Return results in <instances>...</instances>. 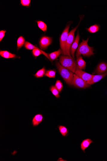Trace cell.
I'll return each instance as SVG.
<instances>
[{
    "label": "cell",
    "mask_w": 107,
    "mask_h": 161,
    "mask_svg": "<svg viewBox=\"0 0 107 161\" xmlns=\"http://www.w3.org/2000/svg\"><path fill=\"white\" fill-rule=\"evenodd\" d=\"M50 91L51 92L53 95L56 98H59L60 97L59 92L54 86H52L50 87Z\"/></svg>",
    "instance_id": "23"
},
{
    "label": "cell",
    "mask_w": 107,
    "mask_h": 161,
    "mask_svg": "<svg viewBox=\"0 0 107 161\" xmlns=\"http://www.w3.org/2000/svg\"><path fill=\"white\" fill-rule=\"evenodd\" d=\"M70 24L67 25L62 32L60 39V43L61 50L63 52L64 55L68 56L66 50V44L67 39L69 34V30Z\"/></svg>",
    "instance_id": "4"
},
{
    "label": "cell",
    "mask_w": 107,
    "mask_h": 161,
    "mask_svg": "<svg viewBox=\"0 0 107 161\" xmlns=\"http://www.w3.org/2000/svg\"><path fill=\"white\" fill-rule=\"evenodd\" d=\"M38 27L43 31L44 32H46L47 30V25L44 22L39 21L37 22Z\"/></svg>",
    "instance_id": "20"
},
{
    "label": "cell",
    "mask_w": 107,
    "mask_h": 161,
    "mask_svg": "<svg viewBox=\"0 0 107 161\" xmlns=\"http://www.w3.org/2000/svg\"><path fill=\"white\" fill-rule=\"evenodd\" d=\"M107 71V64L105 62H101L98 65L95 73L98 75L105 73Z\"/></svg>",
    "instance_id": "11"
},
{
    "label": "cell",
    "mask_w": 107,
    "mask_h": 161,
    "mask_svg": "<svg viewBox=\"0 0 107 161\" xmlns=\"http://www.w3.org/2000/svg\"><path fill=\"white\" fill-rule=\"evenodd\" d=\"M0 55L6 59L14 58L17 57L16 55L14 54L7 51H1Z\"/></svg>",
    "instance_id": "15"
},
{
    "label": "cell",
    "mask_w": 107,
    "mask_h": 161,
    "mask_svg": "<svg viewBox=\"0 0 107 161\" xmlns=\"http://www.w3.org/2000/svg\"><path fill=\"white\" fill-rule=\"evenodd\" d=\"M88 39L89 38L86 40H83L82 42L79 44L76 54L77 58L81 55L86 57H90L94 55L93 47L88 46Z\"/></svg>",
    "instance_id": "2"
},
{
    "label": "cell",
    "mask_w": 107,
    "mask_h": 161,
    "mask_svg": "<svg viewBox=\"0 0 107 161\" xmlns=\"http://www.w3.org/2000/svg\"><path fill=\"white\" fill-rule=\"evenodd\" d=\"M57 128H59L60 133L62 136L64 137L68 136L69 135V131L66 127L59 125L58 126Z\"/></svg>",
    "instance_id": "16"
},
{
    "label": "cell",
    "mask_w": 107,
    "mask_h": 161,
    "mask_svg": "<svg viewBox=\"0 0 107 161\" xmlns=\"http://www.w3.org/2000/svg\"><path fill=\"white\" fill-rule=\"evenodd\" d=\"M80 40V36L79 31H78L77 35L70 49V53L71 56H72L73 59L75 60L74 54L78 46V44Z\"/></svg>",
    "instance_id": "9"
},
{
    "label": "cell",
    "mask_w": 107,
    "mask_h": 161,
    "mask_svg": "<svg viewBox=\"0 0 107 161\" xmlns=\"http://www.w3.org/2000/svg\"><path fill=\"white\" fill-rule=\"evenodd\" d=\"M52 41L51 37L44 36L40 39L39 42V46L42 50H45L50 46Z\"/></svg>",
    "instance_id": "8"
},
{
    "label": "cell",
    "mask_w": 107,
    "mask_h": 161,
    "mask_svg": "<svg viewBox=\"0 0 107 161\" xmlns=\"http://www.w3.org/2000/svg\"><path fill=\"white\" fill-rule=\"evenodd\" d=\"M56 68L65 82L70 86L73 85V73L62 66L58 61L56 63Z\"/></svg>",
    "instance_id": "1"
},
{
    "label": "cell",
    "mask_w": 107,
    "mask_h": 161,
    "mask_svg": "<svg viewBox=\"0 0 107 161\" xmlns=\"http://www.w3.org/2000/svg\"><path fill=\"white\" fill-rule=\"evenodd\" d=\"M107 75V71L104 74L94 75L92 78L89 81L87 82V83L90 85H92L98 82H99L102 79H103Z\"/></svg>",
    "instance_id": "13"
},
{
    "label": "cell",
    "mask_w": 107,
    "mask_h": 161,
    "mask_svg": "<svg viewBox=\"0 0 107 161\" xmlns=\"http://www.w3.org/2000/svg\"><path fill=\"white\" fill-rule=\"evenodd\" d=\"M46 69L43 67L41 69L39 70L35 75V76L37 78L42 77L46 73Z\"/></svg>",
    "instance_id": "22"
},
{
    "label": "cell",
    "mask_w": 107,
    "mask_h": 161,
    "mask_svg": "<svg viewBox=\"0 0 107 161\" xmlns=\"http://www.w3.org/2000/svg\"><path fill=\"white\" fill-rule=\"evenodd\" d=\"M77 64L78 67L81 70H85L86 66V63L83 60L82 56L81 55L77 58Z\"/></svg>",
    "instance_id": "14"
},
{
    "label": "cell",
    "mask_w": 107,
    "mask_h": 161,
    "mask_svg": "<svg viewBox=\"0 0 107 161\" xmlns=\"http://www.w3.org/2000/svg\"><path fill=\"white\" fill-rule=\"evenodd\" d=\"M55 86L60 93L62 91L63 88V85L59 80H57Z\"/></svg>",
    "instance_id": "25"
},
{
    "label": "cell",
    "mask_w": 107,
    "mask_h": 161,
    "mask_svg": "<svg viewBox=\"0 0 107 161\" xmlns=\"http://www.w3.org/2000/svg\"><path fill=\"white\" fill-rule=\"evenodd\" d=\"M25 43V39L22 36L20 37L17 40V50H19L20 49L24 46Z\"/></svg>",
    "instance_id": "18"
},
{
    "label": "cell",
    "mask_w": 107,
    "mask_h": 161,
    "mask_svg": "<svg viewBox=\"0 0 107 161\" xmlns=\"http://www.w3.org/2000/svg\"><path fill=\"white\" fill-rule=\"evenodd\" d=\"M80 22V21L78 25L71 30L69 33L67 39L66 44V52L68 55L71 57L70 53L71 47L74 42L75 33L78 28Z\"/></svg>",
    "instance_id": "5"
},
{
    "label": "cell",
    "mask_w": 107,
    "mask_h": 161,
    "mask_svg": "<svg viewBox=\"0 0 107 161\" xmlns=\"http://www.w3.org/2000/svg\"><path fill=\"white\" fill-rule=\"evenodd\" d=\"M6 31L5 30H2L0 31V42H1L4 36Z\"/></svg>",
    "instance_id": "27"
},
{
    "label": "cell",
    "mask_w": 107,
    "mask_h": 161,
    "mask_svg": "<svg viewBox=\"0 0 107 161\" xmlns=\"http://www.w3.org/2000/svg\"><path fill=\"white\" fill-rule=\"evenodd\" d=\"M93 141L91 139L87 138L84 140L80 144V147L84 153H85V150L89 147Z\"/></svg>",
    "instance_id": "12"
},
{
    "label": "cell",
    "mask_w": 107,
    "mask_h": 161,
    "mask_svg": "<svg viewBox=\"0 0 107 161\" xmlns=\"http://www.w3.org/2000/svg\"><path fill=\"white\" fill-rule=\"evenodd\" d=\"M59 62L60 64L64 67L73 73H75L77 65L72 57L65 55H61L59 57Z\"/></svg>",
    "instance_id": "3"
},
{
    "label": "cell",
    "mask_w": 107,
    "mask_h": 161,
    "mask_svg": "<svg viewBox=\"0 0 107 161\" xmlns=\"http://www.w3.org/2000/svg\"><path fill=\"white\" fill-rule=\"evenodd\" d=\"M31 1L30 0H21V3L22 5L26 7L30 6Z\"/></svg>",
    "instance_id": "26"
},
{
    "label": "cell",
    "mask_w": 107,
    "mask_h": 161,
    "mask_svg": "<svg viewBox=\"0 0 107 161\" xmlns=\"http://www.w3.org/2000/svg\"><path fill=\"white\" fill-rule=\"evenodd\" d=\"M44 118L43 115L41 114H38L35 115L33 118L32 120V124L33 127H36L39 126L44 120Z\"/></svg>",
    "instance_id": "10"
},
{
    "label": "cell",
    "mask_w": 107,
    "mask_h": 161,
    "mask_svg": "<svg viewBox=\"0 0 107 161\" xmlns=\"http://www.w3.org/2000/svg\"><path fill=\"white\" fill-rule=\"evenodd\" d=\"M75 73L80 78L87 82L90 80L92 78L93 76V75L85 72L80 69L77 66Z\"/></svg>",
    "instance_id": "7"
},
{
    "label": "cell",
    "mask_w": 107,
    "mask_h": 161,
    "mask_svg": "<svg viewBox=\"0 0 107 161\" xmlns=\"http://www.w3.org/2000/svg\"><path fill=\"white\" fill-rule=\"evenodd\" d=\"M62 53H63V52L61 49H59L56 51L48 54V55L51 60H54L56 59Z\"/></svg>",
    "instance_id": "17"
},
{
    "label": "cell",
    "mask_w": 107,
    "mask_h": 161,
    "mask_svg": "<svg viewBox=\"0 0 107 161\" xmlns=\"http://www.w3.org/2000/svg\"><path fill=\"white\" fill-rule=\"evenodd\" d=\"M25 46L26 49L28 50H33L34 49H39L38 47L34 46L33 44L27 41L25 42Z\"/></svg>",
    "instance_id": "24"
},
{
    "label": "cell",
    "mask_w": 107,
    "mask_h": 161,
    "mask_svg": "<svg viewBox=\"0 0 107 161\" xmlns=\"http://www.w3.org/2000/svg\"><path fill=\"white\" fill-rule=\"evenodd\" d=\"M100 29V26L99 25L95 24L91 26L87 30L89 32L91 33H96Z\"/></svg>",
    "instance_id": "19"
},
{
    "label": "cell",
    "mask_w": 107,
    "mask_h": 161,
    "mask_svg": "<svg viewBox=\"0 0 107 161\" xmlns=\"http://www.w3.org/2000/svg\"><path fill=\"white\" fill-rule=\"evenodd\" d=\"M73 85L75 87L80 88H86L91 87L90 85L75 74L74 75Z\"/></svg>",
    "instance_id": "6"
},
{
    "label": "cell",
    "mask_w": 107,
    "mask_h": 161,
    "mask_svg": "<svg viewBox=\"0 0 107 161\" xmlns=\"http://www.w3.org/2000/svg\"><path fill=\"white\" fill-rule=\"evenodd\" d=\"M56 71L54 70H48L46 71L45 76L49 78H55Z\"/></svg>",
    "instance_id": "21"
}]
</instances>
